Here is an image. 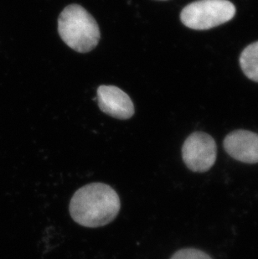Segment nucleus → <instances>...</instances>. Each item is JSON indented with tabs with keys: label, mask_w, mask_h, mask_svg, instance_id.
Segmentation results:
<instances>
[{
	"label": "nucleus",
	"mask_w": 258,
	"mask_h": 259,
	"mask_svg": "<svg viewBox=\"0 0 258 259\" xmlns=\"http://www.w3.org/2000/svg\"><path fill=\"white\" fill-rule=\"evenodd\" d=\"M121 209L117 192L103 183H91L75 192L69 211L76 223L85 228H100L112 223Z\"/></svg>",
	"instance_id": "nucleus-1"
},
{
	"label": "nucleus",
	"mask_w": 258,
	"mask_h": 259,
	"mask_svg": "<svg viewBox=\"0 0 258 259\" xmlns=\"http://www.w3.org/2000/svg\"><path fill=\"white\" fill-rule=\"evenodd\" d=\"M58 32L70 48L80 53L91 52L100 40V29L95 19L80 5L64 9L58 19Z\"/></svg>",
	"instance_id": "nucleus-2"
},
{
	"label": "nucleus",
	"mask_w": 258,
	"mask_h": 259,
	"mask_svg": "<svg viewBox=\"0 0 258 259\" xmlns=\"http://www.w3.org/2000/svg\"><path fill=\"white\" fill-rule=\"evenodd\" d=\"M236 15V8L228 0H199L184 8L181 21L197 30L211 29L228 22Z\"/></svg>",
	"instance_id": "nucleus-3"
},
{
	"label": "nucleus",
	"mask_w": 258,
	"mask_h": 259,
	"mask_svg": "<svg viewBox=\"0 0 258 259\" xmlns=\"http://www.w3.org/2000/svg\"><path fill=\"white\" fill-rule=\"evenodd\" d=\"M217 152V144L210 135L194 133L183 144V160L190 170L205 172L214 165Z\"/></svg>",
	"instance_id": "nucleus-4"
},
{
	"label": "nucleus",
	"mask_w": 258,
	"mask_h": 259,
	"mask_svg": "<svg viewBox=\"0 0 258 259\" xmlns=\"http://www.w3.org/2000/svg\"><path fill=\"white\" fill-rule=\"evenodd\" d=\"M98 101L103 113L117 119H128L134 114V105L131 98L117 87H99Z\"/></svg>",
	"instance_id": "nucleus-5"
},
{
	"label": "nucleus",
	"mask_w": 258,
	"mask_h": 259,
	"mask_svg": "<svg viewBox=\"0 0 258 259\" xmlns=\"http://www.w3.org/2000/svg\"><path fill=\"white\" fill-rule=\"evenodd\" d=\"M227 154L239 161L258 163V135L246 130H236L227 135L224 140Z\"/></svg>",
	"instance_id": "nucleus-6"
},
{
	"label": "nucleus",
	"mask_w": 258,
	"mask_h": 259,
	"mask_svg": "<svg viewBox=\"0 0 258 259\" xmlns=\"http://www.w3.org/2000/svg\"><path fill=\"white\" fill-rule=\"evenodd\" d=\"M240 65L249 79L258 82V41L244 50L240 57Z\"/></svg>",
	"instance_id": "nucleus-7"
},
{
	"label": "nucleus",
	"mask_w": 258,
	"mask_h": 259,
	"mask_svg": "<svg viewBox=\"0 0 258 259\" xmlns=\"http://www.w3.org/2000/svg\"><path fill=\"white\" fill-rule=\"evenodd\" d=\"M170 259H212L209 255L200 250L185 248L176 252Z\"/></svg>",
	"instance_id": "nucleus-8"
}]
</instances>
